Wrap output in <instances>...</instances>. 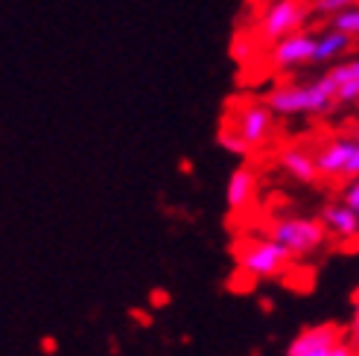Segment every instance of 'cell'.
I'll list each match as a JSON object with an SVG mask.
<instances>
[{
    "label": "cell",
    "instance_id": "cell-1",
    "mask_svg": "<svg viewBox=\"0 0 359 356\" xmlns=\"http://www.w3.org/2000/svg\"><path fill=\"white\" fill-rule=\"evenodd\" d=\"M266 102L278 117H298V114H327L339 105L336 82L330 74H321L307 85H278L266 94Z\"/></svg>",
    "mask_w": 359,
    "mask_h": 356
},
{
    "label": "cell",
    "instance_id": "cell-2",
    "mask_svg": "<svg viewBox=\"0 0 359 356\" xmlns=\"http://www.w3.org/2000/svg\"><path fill=\"white\" fill-rule=\"evenodd\" d=\"M237 269L251 280H272L280 278L292 263V252L280 245L275 237H245L237 240Z\"/></svg>",
    "mask_w": 359,
    "mask_h": 356
},
{
    "label": "cell",
    "instance_id": "cell-3",
    "mask_svg": "<svg viewBox=\"0 0 359 356\" xmlns=\"http://www.w3.org/2000/svg\"><path fill=\"white\" fill-rule=\"evenodd\" d=\"M269 237H275L280 245H286L292 252V257H310L316 254L321 245L327 242L330 231L325 228L321 219H310V217H283L275 219L266 231Z\"/></svg>",
    "mask_w": 359,
    "mask_h": 356
},
{
    "label": "cell",
    "instance_id": "cell-4",
    "mask_svg": "<svg viewBox=\"0 0 359 356\" xmlns=\"http://www.w3.org/2000/svg\"><path fill=\"white\" fill-rule=\"evenodd\" d=\"M310 12V4H304V0H272L257 18V35L263 41L275 44L283 35L298 32Z\"/></svg>",
    "mask_w": 359,
    "mask_h": 356
},
{
    "label": "cell",
    "instance_id": "cell-5",
    "mask_svg": "<svg viewBox=\"0 0 359 356\" xmlns=\"http://www.w3.org/2000/svg\"><path fill=\"white\" fill-rule=\"evenodd\" d=\"M275 117H278V114L269 109L266 100H263V102L251 100V102H243L240 109L228 117V123L245 137V144H248L251 149H263L269 140H272Z\"/></svg>",
    "mask_w": 359,
    "mask_h": 356
},
{
    "label": "cell",
    "instance_id": "cell-6",
    "mask_svg": "<svg viewBox=\"0 0 359 356\" xmlns=\"http://www.w3.org/2000/svg\"><path fill=\"white\" fill-rule=\"evenodd\" d=\"M316 44H318V35L298 29L292 35H283L280 41H275L269 59H272L278 70H295L304 64H316Z\"/></svg>",
    "mask_w": 359,
    "mask_h": 356
},
{
    "label": "cell",
    "instance_id": "cell-7",
    "mask_svg": "<svg viewBox=\"0 0 359 356\" xmlns=\"http://www.w3.org/2000/svg\"><path fill=\"white\" fill-rule=\"evenodd\" d=\"M342 327L339 324H316L304 327L286 348V356H327L339 342H342Z\"/></svg>",
    "mask_w": 359,
    "mask_h": 356
},
{
    "label": "cell",
    "instance_id": "cell-8",
    "mask_svg": "<svg viewBox=\"0 0 359 356\" xmlns=\"http://www.w3.org/2000/svg\"><path fill=\"white\" fill-rule=\"evenodd\" d=\"M356 146H359L356 137H333L327 144H321L316 152L318 172L325 178H345V170L351 164Z\"/></svg>",
    "mask_w": 359,
    "mask_h": 356
},
{
    "label": "cell",
    "instance_id": "cell-9",
    "mask_svg": "<svg viewBox=\"0 0 359 356\" xmlns=\"http://www.w3.org/2000/svg\"><path fill=\"white\" fill-rule=\"evenodd\" d=\"M278 164L298 184H316L318 178H321L318 164H316V155L307 152L304 146H286V149H280Z\"/></svg>",
    "mask_w": 359,
    "mask_h": 356
},
{
    "label": "cell",
    "instance_id": "cell-10",
    "mask_svg": "<svg viewBox=\"0 0 359 356\" xmlns=\"http://www.w3.org/2000/svg\"><path fill=\"white\" fill-rule=\"evenodd\" d=\"M318 219L325 222V228L330 231V237L339 240H353L359 237V210L351 207L348 202H330L321 207Z\"/></svg>",
    "mask_w": 359,
    "mask_h": 356
},
{
    "label": "cell",
    "instance_id": "cell-11",
    "mask_svg": "<svg viewBox=\"0 0 359 356\" xmlns=\"http://www.w3.org/2000/svg\"><path fill=\"white\" fill-rule=\"evenodd\" d=\"M257 196V175L251 167H237L225 184V205L231 210H245Z\"/></svg>",
    "mask_w": 359,
    "mask_h": 356
},
{
    "label": "cell",
    "instance_id": "cell-12",
    "mask_svg": "<svg viewBox=\"0 0 359 356\" xmlns=\"http://www.w3.org/2000/svg\"><path fill=\"white\" fill-rule=\"evenodd\" d=\"M327 74L336 82V97L339 105H351L359 102V59H348V62H336V67H330Z\"/></svg>",
    "mask_w": 359,
    "mask_h": 356
},
{
    "label": "cell",
    "instance_id": "cell-13",
    "mask_svg": "<svg viewBox=\"0 0 359 356\" xmlns=\"http://www.w3.org/2000/svg\"><path fill=\"white\" fill-rule=\"evenodd\" d=\"M351 35L348 32H342V29H336V27H330L327 32H321L318 35V44H316V64H330V62H336L342 53L351 47Z\"/></svg>",
    "mask_w": 359,
    "mask_h": 356
},
{
    "label": "cell",
    "instance_id": "cell-14",
    "mask_svg": "<svg viewBox=\"0 0 359 356\" xmlns=\"http://www.w3.org/2000/svg\"><path fill=\"white\" fill-rule=\"evenodd\" d=\"M217 144L225 149V152H231V155H240V158H245L248 152H251V146L245 144V137L231 126V123H225V126L217 132Z\"/></svg>",
    "mask_w": 359,
    "mask_h": 356
},
{
    "label": "cell",
    "instance_id": "cell-15",
    "mask_svg": "<svg viewBox=\"0 0 359 356\" xmlns=\"http://www.w3.org/2000/svg\"><path fill=\"white\" fill-rule=\"evenodd\" d=\"M330 27L348 32L351 39H359V4H353V6H348L345 12L333 15V18H330Z\"/></svg>",
    "mask_w": 359,
    "mask_h": 356
},
{
    "label": "cell",
    "instance_id": "cell-16",
    "mask_svg": "<svg viewBox=\"0 0 359 356\" xmlns=\"http://www.w3.org/2000/svg\"><path fill=\"white\" fill-rule=\"evenodd\" d=\"M353 4H356V0H313L310 9H313L316 15H321V18H333V15L345 12V9L353 6Z\"/></svg>",
    "mask_w": 359,
    "mask_h": 356
},
{
    "label": "cell",
    "instance_id": "cell-17",
    "mask_svg": "<svg viewBox=\"0 0 359 356\" xmlns=\"http://www.w3.org/2000/svg\"><path fill=\"white\" fill-rule=\"evenodd\" d=\"M348 345L356 350L359 356V295L353 301V315H351V327H348Z\"/></svg>",
    "mask_w": 359,
    "mask_h": 356
},
{
    "label": "cell",
    "instance_id": "cell-18",
    "mask_svg": "<svg viewBox=\"0 0 359 356\" xmlns=\"http://www.w3.org/2000/svg\"><path fill=\"white\" fill-rule=\"evenodd\" d=\"M342 202H348L351 207L359 210V178H351V184H348L345 193H342Z\"/></svg>",
    "mask_w": 359,
    "mask_h": 356
},
{
    "label": "cell",
    "instance_id": "cell-19",
    "mask_svg": "<svg viewBox=\"0 0 359 356\" xmlns=\"http://www.w3.org/2000/svg\"><path fill=\"white\" fill-rule=\"evenodd\" d=\"M327 356H356V350H353V348H351V345L342 339V342H339V345H336V348H333Z\"/></svg>",
    "mask_w": 359,
    "mask_h": 356
},
{
    "label": "cell",
    "instance_id": "cell-20",
    "mask_svg": "<svg viewBox=\"0 0 359 356\" xmlns=\"http://www.w3.org/2000/svg\"><path fill=\"white\" fill-rule=\"evenodd\" d=\"M345 178H359V146H356L351 164H348V170H345Z\"/></svg>",
    "mask_w": 359,
    "mask_h": 356
},
{
    "label": "cell",
    "instance_id": "cell-21",
    "mask_svg": "<svg viewBox=\"0 0 359 356\" xmlns=\"http://www.w3.org/2000/svg\"><path fill=\"white\" fill-rule=\"evenodd\" d=\"M353 137H356V140H359V126H356V132H353Z\"/></svg>",
    "mask_w": 359,
    "mask_h": 356
}]
</instances>
